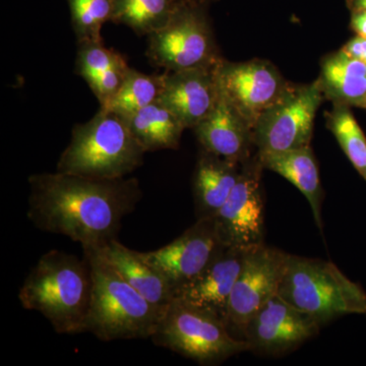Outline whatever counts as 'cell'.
<instances>
[{"label":"cell","instance_id":"2","mask_svg":"<svg viewBox=\"0 0 366 366\" xmlns=\"http://www.w3.org/2000/svg\"><path fill=\"white\" fill-rule=\"evenodd\" d=\"M93 277L85 257L59 249L46 252L26 277L19 291L24 308L40 312L56 333H85Z\"/></svg>","mask_w":366,"mask_h":366},{"label":"cell","instance_id":"18","mask_svg":"<svg viewBox=\"0 0 366 366\" xmlns=\"http://www.w3.org/2000/svg\"><path fill=\"white\" fill-rule=\"evenodd\" d=\"M132 288L160 307H167L175 293L169 282L144 259L142 252L124 247L117 238L96 247Z\"/></svg>","mask_w":366,"mask_h":366},{"label":"cell","instance_id":"12","mask_svg":"<svg viewBox=\"0 0 366 366\" xmlns=\"http://www.w3.org/2000/svg\"><path fill=\"white\" fill-rule=\"evenodd\" d=\"M319 322L277 295L262 305L243 329L250 352L278 356L291 352L319 334Z\"/></svg>","mask_w":366,"mask_h":366},{"label":"cell","instance_id":"25","mask_svg":"<svg viewBox=\"0 0 366 366\" xmlns=\"http://www.w3.org/2000/svg\"><path fill=\"white\" fill-rule=\"evenodd\" d=\"M78 42L103 41L101 30L112 21V0H67Z\"/></svg>","mask_w":366,"mask_h":366},{"label":"cell","instance_id":"9","mask_svg":"<svg viewBox=\"0 0 366 366\" xmlns=\"http://www.w3.org/2000/svg\"><path fill=\"white\" fill-rule=\"evenodd\" d=\"M264 169L257 153L242 163L234 189L212 217L219 240L225 247L249 252L264 244Z\"/></svg>","mask_w":366,"mask_h":366},{"label":"cell","instance_id":"30","mask_svg":"<svg viewBox=\"0 0 366 366\" xmlns=\"http://www.w3.org/2000/svg\"><path fill=\"white\" fill-rule=\"evenodd\" d=\"M184 1L199 4V6H204V4H208V2L214 1V0H184Z\"/></svg>","mask_w":366,"mask_h":366},{"label":"cell","instance_id":"14","mask_svg":"<svg viewBox=\"0 0 366 366\" xmlns=\"http://www.w3.org/2000/svg\"><path fill=\"white\" fill-rule=\"evenodd\" d=\"M216 66L166 71L163 74V89L159 100L177 115L185 129L196 127L218 102L220 89Z\"/></svg>","mask_w":366,"mask_h":366},{"label":"cell","instance_id":"23","mask_svg":"<svg viewBox=\"0 0 366 366\" xmlns=\"http://www.w3.org/2000/svg\"><path fill=\"white\" fill-rule=\"evenodd\" d=\"M163 81V74H146L131 69L117 93L101 108L124 118L132 117L160 99Z\"/></svg>","mask_w":366,"mask_h":366},{"label":"cell","instance_id":"10","mask_svg":"<svg viewBox=\"0 0 366 366\" xmlns=\"http://www.w3.org/2000/svg\"><path fill=\"white\" fill-rule=\"evenodd\" d=\"M216 74L221 93L252 129L290 86L267 60L230 62L222 59Z\"/></svg>","mask_w":366,"mask_h":366},{"label":"cell","instance_id":"17","mask_svg":"<svg viewBox=\"0 0 366 366\" xmlns=\"http://www.w3.org/2000/svg\"><path fill=\"white\" fill-rule=\"evenodd\" d=\"M242 166L201 149L192 177L197 219L212 218L222 208L239 179Z\"/></svg>","mask_w":366,"mask_h":366},{"label":"cell","instance_id":"29","mask_svg":"<svg viewBox=\"0 0 366 366\" xmlns=\"http://www.w3.org/2000/svg\"><path fill=\"white\" fill-rule=\"evenodd\" d=\"M347 4L351 11H366V0H348Z\"/></svg>","mask_w":366,"mask_h":366},{"label":"cell","instance_id":"22","mask_svg":"<svg viewBox=\"0 0 366 366\" xmlns=\"http://www.w3.org/2000/svg\"><path fill=\"white\" fill-rule=\"evenodd\" d=\"M112 21L129 26L137 35L162 29L184 0H112Z\"/></svg>","mask_w":366,"mask_h":366},{"label":"cell","instance_id":"24","mask_svg":"<svg viewBox=\"0 0 366 366\" xmlns=\"http://www.w3.org/2000/svg\"><path fill=\"white\" fill-rule=\"evenodd\" d=\"M326 117L327 129L366 182V137L350 106L334 104L333 110L327 112Z\"/></svg>","mask_w":366,"mask_h":366},{"label":"cell","instance_id":"13","mask_svg":"<svg viewBox=\"0 0 366 366\" xmlns=\"http://www.w3.org/2000/svg\"><path fill=\"white\" fill-rule=\"evenodd\" d=\"M222 247L213 219H197L169 244L142 254L165 277L177 295L208 267Z\"/></svg>","mask_w":366,"mask_h":366},{"label":"cell","instance_id":"19","mask_svg":"<svg viewBox=\"0 0 366 366\" xmlns=\"http://www.w3.org/2000/svg\"><path fill=\"white\" fill-rule=\"evenodd\" d=\"M259 157L264 169L273 171L286 178L307 197L315 223L322 230V204L324 190L320 183L319 165L312 147L264 154L259 155Z\"/></svg>","mask_w":366,"mask_h":366},{"label":"cell","instance_id":"7","mask_svg":"<svg viewBox=\"0 0 366 366\" xmlns=\"http://www.w3.org/2000/svg\"><path fill=\"white\" fill-rule=\"evenodd\" d=\"M149 37L148 55L166 71L211 69L222 59L203 6L182 1L169 21Z\"/></svg>","mask_w":366,"mask_h":366},{"label":"cell","instance_id":"26","mask_svg":"<svg viewBox=\"0 0 366 366\" xmlns=\"http://www.w3.org/2000/svg\"><path fill=\"white\" fill-rule=\"evenodd\" d=\"M125 59L120 53L103 44V41L78 42L76 72L89 86L104 72L124 64Z\"/></svg>","mask_w":366,"mask_h":366},{"label":"cell","instance_id":"27","mask_svg":"<svg viewBox=\"0 0 366 366\" xmlns=\"http://www.w3.org/2000/svg\"><path fill=\"white\" fill-rule=\"evenodd\" d=\"M341 50L353 59L366 62V37L356 36L352 40L349 41Z\"/></svg>","mask_w":366,"mask_h":366},{"label":"cell","instance_id":"3","mask_svg":"<svg viewBox=\"0 0 366 366\" xmlns=\"http://www.w3.org/2000/svg\"><path fill=\"white\" fill-rule=\"evenodd\" d=\"M90 264L93 293L85 332L112 342L151 339L166 307H157L132 288L96 247H83Z\"/></svg>","mask_w":366,"mask_h":366},{"label":"cell","instance_id":"1","mask_svg":"<svg viewBox=\"0 0 366 366\" xmlns=\"http://www.w3.org/2000/svg\"><path fill=\"white\" fill-rule=\"evenodd\" d=\"M29 187L26 215L34 226L83 247L117 238L122 220L143 199L134 177L98 179L56 171L31 175Z\"/></svg>","mask_w":366,"mask_h":366},{"label":"cell","instance_id":"11","mask_svg":"<svg viewBox=\"0 0 366 366\" xmlns=\"http://www.w3.org/2000/svg\"><path fill=\"white\" fill-rule=\"evenodd\" d=\"M287 254L264 244L250 249L231 293L227 326L236 339L242 340L243 329L272 297L278 295Z\"/></svg>","mask_w":366,"mask_h":366},{"label":"cell","instance_id":"8","mask_svg":"<svg viewBox=\"0 0 366 366\" xmlns=\"http://www.w3.org/2000/svg\"><path fill=\"white\" fill-rule=\"evenodd\" d=\"M324 99L319 79L308 85L290 84L255 124L257 153L264 155L310 147L315 117Z\"/></svg>","mask_w":366,"mask_h":366},{"label":"cell","instance_id":"21","mask_svg":"<svg viewBox=\"0 0 366 366\" xmlns=\"http://www.w3.org/2000/svg\"><path fill=\"white\" fill-rule=\"evenodd\" d=\"M125 120L132 136L146 153L179 148L184 125L160 100L146 106Z\"/></svg>","mask_w":366,"mask_h":366},{"label":"cell","instance_id":"16","mask_svg":"<svg viewBox=\"0 0 366 366\" xmlns=\"http://www.w3.org/2000/svg\"><path fill=\"white\" fill-rule=\"evenodd\" d=\"M192 129L202 149L220 157L242 164L257 153L254 129L221 92L212 112Z\"/></svg>","mask_w":366,"mask_h":366},{"label":"cell","instance_id":"5","mask_svg":"<svg viewBox=\"0 0 366 366\" xmlns=\"http://www.w3.org/2000/svg\"><path fill=\"white\" fill-rule=\"evenodd\" d=\"M278 295L320 327L345 315H366V293L331 262L287 254Z\"/></svg>","mask_w":366,"mask_h":366},{"label":"cell","instance_id":"15","mask_svg":"<svg viewBox=\"0 0 366 366\" xmlns=\"http://www.w3.org/2000/svg\"><path fill=\"white\" fill-rule=\"evenodd\" d=\"M247 252L223 245L208 267L180 289L175 298L206 310L226 325L231 293Z\"/></svg>","mask_w":366,"mask_h":366},{"label":"cell","instance_id":"20","mask_svg":"<svg viewBox=\"0 0 366 366\" xmlns=\"http://www.w3.org/2000/svg\"><path fill=\"white\" fill-rule=\"evenodd\" d=\"M319 81L325 98L334 104L366 109V62L340 50L324 59Z\"/></svg>","mask_w":366,"mask_h":366},{"label":"cell","instance_id":"6","mask_svg":"<svg viewBox=\"0 0 366 366\" xmlns=\"http://www.w3.org/2000/svg\"><path fill=\"white\" fill-rule=\"evenodd\" d=\"M151 340L201 365H221L249 351L247 342L236 339L222 320L178 298L166 307Z\"/></svg>","mask_w":366,"mask_h":366},{"label":"cell","instance_id":"4","mask_svg":"<svg viewBox=\"0 0 366 366\" xmlns=\"http://www.w3.org/2000/svg\"><path fill=\"white\" fill-rule=\"evenodd\" d=\"M144 154L125 118L100 108L89 122L74 125L71 142L60 155L57 171L117 179L141 167Z\"/></svg>","mask_w":366,"mask_h":366},{"label":"cell","instance_id":"28","mask_svg":"<svg viewBox=\"0 0 366 366\" xmlns=\"http://www.w3.org/2000/svg\"><path fill=\"white\" fill-rule=\"evenodd\" d=\"M351 29L358 36L366 37V11H354L351 16Z\"/></svg>","mask_w":366,"mask_h":366}]
</instances>
